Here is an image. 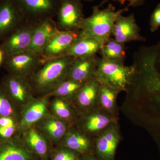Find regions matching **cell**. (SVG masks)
<instances>
[{"label": "cell", "mask_w": 160, "mask_h": 160, "mask_svg": "<svg viewBox=\"0 0 160 160\" xmlns=\"http://www.w3.org/2000/svg\"><path fill=\"white\" fill-rule=\"evenodd\" d=\"M75 58L64 56L47 60L28 78L32 92L47 95L66 79Z\"/></svg>", "instance_id": "cell-1"}, {"label": "cell", "mask_w": 160, "mask_h": 160, "mask_svg": "<svg viewBox=\"0 0 160 160\" xmlns=\"http://www.w3.org/2000/svg\"><path fill=\"white\" fill-rule=\"evenodd\" d=\"M128 10L127 6L116 11L115 7L111 4L104 9H100L99 6H95L91 15L83 19L80 33L83 36L97 40L103 45L112 36L113 26L118 16Z\"/></svg>", "instance_id": "cell-2"}, {"label": "cell", "mask_w": 160, "mask_h": 160, "mask_svg": "<svg viewBox=\"0 0 160 160\" xmlns=\"http://www.w3.org/2000/svg\"><path fill=\"white\" fill-rule=\"evenodd\" d=\"M135 66H127L100 58L98 62L96 78L102 84L118 91H125L131 85L135 76Z\"/></svg>", "instance_id": "cell-3"}, {"label": "cell", "mask_w": 160, "mask_h": 160, "mask_svg": "<svg viewBox=\"0 0 160 160\" xmlns=\"http://www.w3.org/2000/svg\"><path fill=\"white\" fill-rule=\"evenodd\" d=\"M25 22L38 25L56 16L61 0H15Z\"/></svg>", "instance_id": "cell-4"}, {"label": "cell", "mask_w": 160, "mask_h": 160, "mask_svg": "<svg viewBox=\"0 0 160 160\" xmlns=\"http://www.w3.org/2000/svg\"><path fill=\"white\" fill-rule=\"evenodd\" d=\"M46 60L42 55L27 50L5 57L3 64L9 74L27 79Z\"/></svg>", "instance_id": "cell-5"}, {"label": "cell", "mask_w": 160, "mask_h": 160, "mask_svg": "<svg viewBox=\"0 0 160 160\" xmlns=\"http://www.w3.org/2000/svg\"><path fill=\"white\" fill-rule=\"evenodd\" d=\"M57 25L60 31H80L84 19L81 0H61L57 13Z\"/></svg>", "instance_id": "cell-6"}, {"label": "cell", "mask_w": 160, "mask_h": 160, "mask_svg": "<svg viewBox=\"0 0 160 160\" xmlns=\"http://www.w3.org/2000/svg\"><path fill=\"white\" fill-rule=\"evenodd\" d=\"M37 26L27 22L23 23L1 42L0 48L5 57L28 50Z\"/></svg>", "instance_id": "cell-7"}, {"label": "cell", "mask_w": 160, "mask_h": 160, "mask_svg": "<svg viewBox=\"0 0 160 160\" xmlns=\"http://www.w3.org/2000/svg\"><path fill=\"white\" fill-rule=\"evenodd\" d=\"M25 22L15 0H0V42Z\"/></svg>", "instance_id": "cell-8"}, {"label": "cell", "mask_w": 160, "mask_h": 160, "mask_svg": "<svg viewBox=\"0 0 160 160\" xmlns=\"http://www.w3.org/2000/svg\"><path fill=\"white\" fill-rule=\"evenodd\" d=\"M81 35L80 31H60L50 40L42 55L46 60L66 56V52Z\"/></svg>", "instance_id": "cell-9"}, {"label": "cell", "mask_w": 160, "mask_h": 160, "mask_svg": "<svg viewBox=\"0 0 160 160\" xmlns=\"http://www.w3.org/2000/svg\"><path fill=\"white\" fill-rule=\"evenodd\" d=\"M112 36L115 40L124 44L144 39L140 34V28L133 13L128 16L122 14L118 16L113 26Z\"/></svg>", "instance_id": "cell-10"}, {"label": "cell", "mask_w": 160, "mask_h": 160, "mask_svg": "<svg viewBox=\"0 0 160 160\" xmlns=\"http://www.w3.org/2000/svg\"><path fill=\"white\" fill-rule=\"evenodd\" d=\"M83 120V128L86 132L97 137L106 128L118 123L117 117L98 106L87 111Z\"/></svg>", "instance_id": "cell-11"}, {"label": "cell", "mask_w": 160, "mask_h": 160, "mask_svg": "<svg viewBox=\"0 0 160 160\" xmlns=\"http://www.w3.org/2000/svg\"><path fill=\"white\" fill-rule=\"evenodd\" d=\"M2 84L10 98L20 106H26L32 99V90L27 79L9 74Z\"/></svg>", "instance_id": "cell-12"}, {"label": "cell", "mask_w": 160, "mask_h": 160, "mask_svg": "<svg viewBox=\"0 0 160 160\" xmlns=\"http://www.w3.org/2000/svg\"><path fill=\"white\" fill-rule=\"evenodd\" d=\"M120 139L118 123L112 124L97 137L96 148L98 154L104 160H112Z\"/></svg>", "instance_id": "cell-13"}, {"label": "cell", "mask_w": 160, "mask_h": 160, "mask_svg": "<svg viewBox=\"0 0 160 160\" xmlns=\"http://www.w3.org/2000/svg\"><path fill=\"white\" fill-rule=\"evenodd\" d=\"M99 59L96 55L88 57L75 58L66 79L86 82L96 78Z\"/></svg>", "instance_id": "cell-14"}, {"label": "cell", "mask_w": 160, "mask_h": 160, "mask_svg": "<svg viewBox=\"0 0 160 160\" xmlns=\"http://www.w3.org/2000/svg\"><path fill=\"white\" fill-rule=\"evenodd\" d=\"M59 31L53 19L45 20L38 25L35 29L28 50L42 55L47 44Z\"/></svg>", "instance_id": "cell-15"}, {"label": "cell", "mask_w": 160, "mask_h": 160, "mask_svg": "<svg viewBox=\"0 0 160 160\" xmlns=\"http://www.w3.org/2000/svg\"><path fill=\"white\" fill-rule=\"evenodd\" d=\"M100 85L96 78L84 84L74 98L81 109L88 111L98 106Z\"/></svg>", "instance_id": "cell-16"}, {"label": "cell", "mask_w": 160, "mask_h": 160, "mask_svg": "<svg viewBox=\"0 0 160 160\" xmlns=\"http://www.w3.org/2000/svg\"><path fill=\"white\" fill-rule=\"evenodd\" d=\"M102 46V44L97 40L83 36L81 34L79 38L66 52V56L79 58L96 55L100 51Z\"/></svg>", "instance_id": "cell-17"}, {"label": "cell", "mask_w": 160, "mask_h": 160, "mask_svg": "<svg viewBox=\"0 0 160 160\" xmlns=\"http://www.w3.org/2000/svg\"><path fill=\"white\" fill-rule=\"evenodd\" d=\"M44 99L38 100L29 104L23 112L21 125L27 128L38 122L46 116L48 111L47 104Z\"/></svg>", "instance_id": "cell-18"}, {"label": "cell", "mask_w": 160, "mask_h": 160, "mask_svg": "<svg viewBox=\"0 0 160 160\" xmlns=\"http://www.w3.org/2000/svg\"><path fill=\"white\" fill-rule=\"evenodd\" d=\"M148 100L151 109L157 113L154 123L160 127V72L156 71L150 76L146 84Z\"/></svg>", "instance_id": "cell-19"}, {"label": "cell", "mask_w": 160, "mask_h": 160, "mask_svg": "<svg viewBox=\"0 0 160 160\" xmlns=\"http://www.w3.org/2000/svg\"><path fill=\"white\" fill-rule=\"evenodd\" d=\"M102 58L124 64L126 58L125 44L110 38L105 42L100 50Z\"/></svg>", "instance_id": "cell-20"}, {"label": "cell", "mask_w": 160, "mask_h": 160, "mask_svg": "<svg viewBox=\"0 0 160 160\" xmlns=\"http://www.w3.org/2000/svg\"><path fill=\"white\" fill-rule=\"evenodd\" d=\"M120 92L101 83L99 93L98 106L105 111L117 117L116 100Z\"/></svg>", "instance_id": "cell-21"}, {"label": "cell", "mask_w": 160, "mask_h": 160, "mask_svg": "<svg viewBox=\"0 0 160 160\" xmlns=\"http://www.w3.org/2000/svg\"><path fill=\"white\" fill-rule=\"evenodd\" d=\"M30 151L16 143L9 142L0 146V160H32Z\"/></svg>", "instance_id": "cell-22"}, {"label": "cell", "mask_w": 160, "mask_h": 160, "mask_svg": "<svg viewBox=\"0 0 160 160\" xmlns=\"http://www.w3.org/2000/svg\"><path fill=\"white\" fill-rule=\"evenodd\" d=\"M65 144L67 148L79 153H86L91 147V142L87 136L78 131H72L66 135Z\"/></svg>", "instance_id": "cell-23"}, {"label": "cell", "mask_w": 160, "mask_h": 160, "mask_svg": "<svg viewBox=\"0 0 160 160\" xmlns=\"http://www.w3.org/2000/svg\"><path fill=\"white\" fill-rule=\"evenodd\" d=\"M86 82H81L74 80L65 79L53 91L46 95L54 96L65 99L74 98L78 92Z\"/></svg>", "instance_id": "cell-24"}, {"label": "cell", "mask_w": 160, "mask_h": 160, "mask_svg": "<svg viewBox=\"0 0 160 160\" xmlns=\"http://www.w3.org/2000/svg\"><path fill=\"white\" fill-rule=\"evenodd\" d=\"M41 129L50 139L58 141L66 134L67 127L62 120L56 118H49L43 121Z\"/></svg>", "instance_id": "cell-25"}, {"label": "cell", "mask_w": 160, "mask_h": 160, "mask_svg": "<svg viewBox=\"0 0 160 160\" xmlns=\"http://www.w3.org/2000/svg\"><path fill=\"white\" fill-rule=\"evenodd\" d=\"M25 140L27 145L35 152L45 157L48 152V145L46 139L35 129H29L26 133Z\"/></svg>", "instance_id": "cell-26"}, {"label": "cell", "mask_w": 160, "mask_h": 160, "mask_svg": "<svg viewBox=\"0 0 160 160\" xmlns=\"http://www.w3.org/2000/svg\"><path fill=\"white\" fill-rule=\"evenodd\" d=\"M62 98L57 97L52 103L54 114L61 119L69 121L72 120L74 113L71 106Z\"/></svg>", "instance_id": "cell-27"}, {"label": "cell", "mask_w": 160, "mask_h": 160, "mask_svg": "<svg viewBox=\"0 0 160 160\" xmlns=\"http://www.w3.org/2000/svg\"><path fill=\"white\" fill-rule=\"evenodd\" d=\"M9 96L2 84L0 85V117L12 118L14 109L10 101Z\"/></svg>", "instance_id": "cell-28"}, {"label": "cell", "mask_w": 160, "mask_h": 160, "mask_svg": "<svg viewBox=\"0 0 160 160\" xmlns=\"http://www.w3.org/2000/svg\"><path fill=\"white\" fill-rule=\"evenodd\" d=\"M160 27V3L156 6L150 18V27L152 32H154Z\"/></svg>", "instance_id": "cell-29"}, {"label": "cell", "mask_w": 160, "mask_h": 160, "mask_svg": "<svg viewBox=\"0 0 160 160\" xmlns=\"http://www.w3.org/2000/svg\"><path fill=\"white\" fill-rule=\"evenodd\" d=\"M52 160H78V158L73 152L62 150L56 153Z\"/></svg>", "instance_id": "cell-30"}, {"label": "cell", "mask_w": 160, "mask_h": 160, "mask_svg": "<svg viewBox=\"0 0 160 160\" xmlns=\"http://www.w3.org/2000/svg\"><path fill=\"white\" fill-rule=\"evenodd\" d=\"M15 130V125L0 126V137L3 139H9L14 134Z\"/></svg>", "instance_id": "cell-31"}, {"label": "cell", "mask_w": 160, "mask_h": 160, "mask_svg": "<svg viewBox=\"0 0 160 160\" xmlns=\"http://www.w3.org/2000/svg\"><path fill=\"white\" fill-rule=\"evenodd\" d=\"M109 0H105L102 3L101 5H99L100 6H102L103 4H105L106 2H108ZM114 1H118L121 4H124L125 2H129V4L128 5V7L132 6V7H137L142 6L145 2V0H114Z\"/></svg>", "instance_id": "cell-32"}, {"label": "cell", "mask_w": 160, "mask_h": 160, "mask_svg": "<svg viewBox=\"0 0 160 160\" xmlns=\"http://www.w3.org/2000/svg\"><path fill=\"white\" fill-rule=\"evenodd\" d=\"M15 125L12 118L9 117H0V126H10Z\"/></svg>", "instance_id": "cell-33"}, {"label": "cell", "mask_w": 160, "mask_h": 160, "mask_svg": "<svg viewBox=\"0 0 160 160\" xmlns=\"http://www.w3.org/2000/svg\"><path fill=\"white\" fill-rule=\"evenodd\" d=\"M5 55L2 49L0 48V66L4 63Z\"/></svg>", "instance_id": "cell-34"}, {"label": "cell", "mask_w": 160, "mask_h": 160, "mask_svg": "<svg viewBox=\"0 0 160 160\" xmlns=\"http://www.w3.org/2000/svg\"><path fill=\"white\" fill-rule=\"evenodd\" d=\"M81 1H82H82H85V2H91L94 1V0H81Z\"/></svg>", "instance_id": "cell-35"}, {"label": "cell", "mask_w": 160, "mask_h": 160, "mask_svg": "<svg viewBox=\"0 0 160 160\" xmlns=\"http://www.w3.org/2000/svg\"><path fill=\"white\" fill-rule=\"evenodd\" d=\"M83 160H97L95 159L92 158H89Z\"/></svg>", "instance_id": "cell-36"}]
</instances>
